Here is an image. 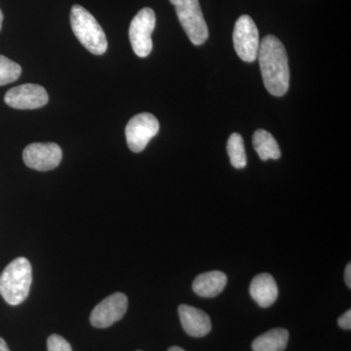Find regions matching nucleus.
I'll return each instance as SVG.
<instances>
[{
	"label": "nucleus",
	"mask_w": 351,
	"mask_h": 351,
	"mask_svg": "<svg viewBox=\"0 0 351 351\" xmlns=\"http://www.w3.org/2000/svg\"><path fill=\"white\" fill-rule=\"evenodd\" d=\"M228 156L230 163L237 169H243L247 165L246 152H245L243 138L239 133H233L228 141Z\"/></svg>",
	"instance_id": "16"
},
{
	"label": "nucleus",
	"mask_w": 351,
	"mask_h": 351,
	"mask_svg": "<svg viewBox=\"0 0 351 351\" xmlns=\"http://www.w3.org/2000/svg\"><path fill=\"white\" fill-rule=\"evenodd\" d=\"M156 13L152 8H143L132 20L129 27V38L132 48L138 57L145 58L152 50V32L156 27Z\"/></svg>",
	"instance_id": "5"
},
{
	"label": "nucleus",
	"mask_w": 351,
	"mask_h": 351,
	"mask_svg": "<svg viewBox=\"0 0 351 351\" xmlns=\"http://www.w3.org/2000/svg\"><path fill=\"white\" fill-rule=\"evenodd\" d=\"M22 73L20 64L0 55V86L15 82Z\"/></svg>",
	"instance_id": "17"
},
{
	"label": "nucleus",
	"mask_w": 351,
	"mask_h": 351,
	"mask_svg": "<svg viewBox=\"0 0 351 351\" xmlns=\"http://www.w3.org/2000/svg\"><path fill=\"white\" fill-rule=\"evenodd\" d=\"M158 131V120L152 113L143 112L132 117L125 129L129 149L137 154L144 151Z\"/></svg>",
	"instance_id": "7"
},
{
	"label": "nucleus",
	"mask_w": 351,
	"mask_h": 351,
	"mask_svg": "<svg viewBox=\"0 0 351 351\" xmlns=\"http://www.w3.org/2000/svg\"><path fill=\"white\" fill-rule=\"evenodd\" d=\"M179 316L182 328L189 336L202 338L211 331L212 324L209 316L196 307L181 304L179 306Z\"/></svg>",
	"instance_id": "11"
},
{
	"label": "nucleus",
	"mask_w": 351,
	"mask_h": 351,
	"mask_svg": "<svg viewBox=\"0 0 351 351\" xmlns=\"http://www.w3.org/2000/svg\"><path fill=\"white\" fill-rule=\"evenodd\" d=\"M71 25L73 34L80 43L92 54L103 55L108 49L105 32L91 13L84 7L73 6Z\"/></svg>",
	"instance_id": "3"
},
{
	"label": "nucleus",
	"mask_w": 351,
	"mask_h": 351,
	"mask_svg": "<svg viewBox=\"0 0 351 351\" xmlns=\"http://www.w3.org/2000/svg\"><path fill=\"white\" fill-rule=\"evenodd\" d=\"M0 351H10L9 350L6 341L2 338H0Z\"/></svg>",
	"instance_id": "21"
},
{
	"label": "nucleus",
	"mask_w": 351,
	"mask_h": 351,
	"mask_svg": "<svg viewBox=\"0 0 351 351\" xmlns=\"http://www.w3.org/2000/svg\"><path fill=\"white\" fill-rule=\"evenodd\" d=\"M2 22H3V13H2L1 9H0V31H1Z\"/></svg>",
	"instance_id": "23"
},
{
	"label": "nucleus",
	"mask_w": 351,
	"mask_h": 351,
	"mask_svg": "<svg viewBox=\"0 0 351 351\" xmlns=\"http://www.w3.org/2000/svg\"><path fill=\"white\" fill-rule=\"evenodd\" d=\"M289 332L283 328H274L261 335L252 343L253 351H284L287 348Z\"/></svg>",
	"instance_id": "14"
},
{
	"label": "nucleus",
	"mask_w": 351,
	"mask_h": 351,
	"mask_svg": "<svg viewBox=\"0 0 351 351\" xmlns=\"http://www.w3.org/2000/svg\"><path fill=\"white\" fill-rule=\"evenodd\" d=\"M128 307V299L123 293H114L95 306L90 322L96 328H108L121 319Z\"/></svg>",
	"instance_id": "9"
},
{
	"label": "nucleus",
	"mask_w": 351,
	"mask_h": 351,
	"mask_svg": "<svg viewBox=\"0 0 351 351\" xmlns=\"http://www.w3.org/2000/svg\"><path fill=\"white\" fill-rule=\"evenodd\" d=\"M182 29L195 45H201L209 36L206 22L198 0H170Z\"/></svg>",
	"instance_id": "4"
},
{
	"label": "nucleus",
	"mask_w": 351,
	"mask_h": 351,
	"mask_svg": "<svg viewBox=\"0 0 351 351\" xmlns=\"http://www.w3.org/2000/svg\"><path fill=\"white\" fill-rule=\"evenodd\" d=\"M228 283V276L221 271H209L195 279L193 289L196 295L203 298H214L221 294Z\"/></svg>",
	"instance_id": "13"
},
{
	"label": "nucleus",
	"mask_w": 351,
	"mask_h": 351,
	"mask_svg": "<svg viewBox=\"0 0 351 351\" xmlns=\"http://www.w3.org/2000/svg\"><path fill=\"white\" fill-rule=\"evenodd\" d=\"M339 326L345 330L351 329V311L348 309L338 320Z\"/></svg>",
	"instance_id": "19"
},
{
	"label": "nucleus",
	"mask_w": 351,
	"mask_h": 351,
	"mask_svg": "<svg viewBox=\"0 0 351 351\" xmlns=\"http://www.w3.org/2000/svg\"><path fill=\"white\" fill-rule=\"evenodd\" d=\"M168 351H186L182 350V348H179V346H172V348H170Z\"/></svg>",
	"instance_id": "22"
},
{
	"label": "nucleus",
	"mask_w": 351,
	"mask_h": 351,
	"mask_svg": "<svg viewBox=\"0 0 351 351\" xmlns=\"http://www.w3.org/2000/svg\"><path fill=\"white\" fill-rule=\"evenodd\" d=\"M63 152L55 143H34L29 145L23 152L25 165L36 171L55 169L61 162Z\"/></svg>",
	"instance_id": "8"
},
{
	"label": "nucleus",
	"mask_w": 351,
	"mask_h": 351,
	"mask_svg": "<svg viewBox=\"0 0 351 351\" xmlns=\"http://www.w3.org/2000/svg\"><path fill=\"white\" fill-rule=\"evenodd\" d=\"M251 297L261 307H269L278 297V288L274 277L269 274H261L252 280Z\"/></svg>",
	"instance_id": "12"
},
{
	"label": "nucleus",
	"mask_w": 351,
	"mask_h": 351,
	"mask_svg": "<svg viewBox=\"0 0 351 351\" xmlns=\"http://www.w3.org/2000/svg\"><path fill=\"white\" fill-rule=\"evenodd\" d=\"M253 145L258 156L263 161L280 158L281 152L279 145L269 132L263 129L256 131L253 136Z\"/></svg>",
	"instance_id": "15"
},
{
	"label": "nucleus",
	"mask_w": 351,
	"mask_h": 351,
	"mask_svg": "<svg viewBox=\"0 0 351 351\" xmlns=\"http://www.w3.org/2000/svg\"><path fill=\"white\" fill-rule=\"evenodd\" d=\"M32 269L27 258H15L0 274V295L10 306H18L27 299L31 290Z\"/></svg>",
	"instance_id": "2"
},
{
	"label": "nucleus",
	"mask_w": 351,
	"mask_h": 351,
	"mask_svg": "<svg viewBox=\"0 0 351 351\" xmlns=\"http://www.w3.org/2000/svg\"><path fill=\"white\" fill-rule=\"evenodd\" d=\"M345 280L348 288H351V265L348 263L346 267Z\"/></svg>",
	"instance_id": "20"
},
{
	"label": "nucleus",
	"mask_w": 351,
	"mask_h": 351,
	"mask_svg": "<svg viewBox=\"0 0 351 351\" xmlns=\"http://www.w3.org/2000/svg\"><path fill=\"white\" fill-rule=\"evenodd\" d=\"M233 44L242 61L253 63L257 60L260 38L257 25L248 15H242L235 23Z\"/></svg>",
	"instance_id": "6"
},
{
	"label": "nucleus",
	"mask_w": 351,
	"mask_h": 351,
	"mask_svg": "<svg viewBox=\"0 0 351 351\" xmlns=\"http://www.w3.org/2000/svg\"><path fill=\"white\" fill-rule=\"evenodd\" d=\"M261 73L267 91L274 96L287 93L290 83L287 53L276 36H267L260 43L258 53Z\"/></svg>",
	"instance_id": "1"
},
{
	"label": "nucleus",
	"mask_w": 351,
	"mask_h": 351,
	"mask_svg": "<svg viewBox=\"0 0 351 351\" xmlns=\"http://www.w3.org/2000/svg\"><path fill=\"white\" fill-rule=\"evenodd\" d=\"M48 351H73L69 341L59 335H51L47 339Z\"/></svg>",
	"instance_id": "18"
},
{
	"label": "nucleus",
	"mask_w": 351,
	"mask_h": 351,
	"mask_svg": "<svg viewBox=\"0 0 351 351\" xmlns=\"http://www.w3.org/2000/svg\"><path fill=\"white\" fill-rule=\"evenodd\" d=\"M49 97L43 86L38 84H23L11 88L4 96V101L16 110H36L48 103Z\"/></svg>",
	"instance_id": "10"
}]
</instances>
